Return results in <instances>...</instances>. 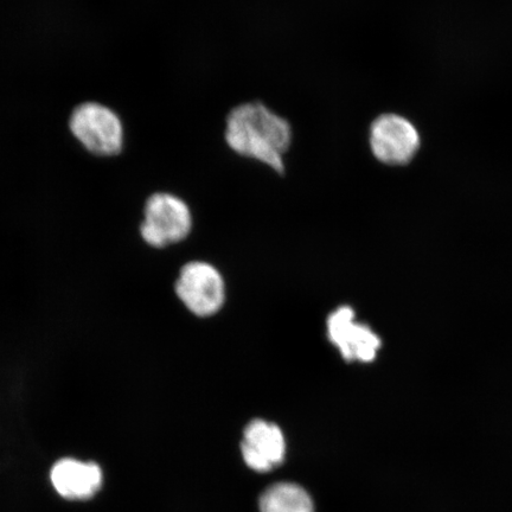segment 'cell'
I'll use <instances>...</instances> for the list:
<instances>
[{
  "instance_id": "6da1fadb",
  "label": "cell",
  "mask_w": 512,
  "mask_h": 512,
  "mask_svg": "<svg viewBox=\"0 0 512 512\" xmlns=\"http://www.w3.org/2000/svg\"><path fill=\"white\" fill-rule=\"evenodd\" d=\"M223 138L235 156L264 165L279 176L285 175L293 127L264 102L248 101L233 107L227 114Z\"/></svg>"
},
{
  "instance_id": "7a4b0ae2",
  "label": "cell",
  "mask_w": 512,
  "mask_h": 512,
  "mask_svg": "<svg viewBox=\"0 0 512 512\" xmlns=\"http://www.w3.org/2000/svg\"><path fill=\"white\" fill-rule=\"evenodd\" d=\"M192 214L183 198L169 191H156L146 198L139 235L147 247L162 249L190 234Z\"/></svg>"
},
{
  "instance_id": "3957f363",
  "label": "cell",
  "mask_w": 512,
  "mask_h": 512,
  "mask_svg": "<svg viewBox=\"0 0 512 512\" xmlns=\"http://www.w3.org/2000/svg\"><path fill=\"white\" fill-rule=\"evenodd\" d=\"M69 128L76 140L95 156L113 157L124 149L123 121L110 107L98 102L76 107Z\"/></svg>"
},
{
  "instance_id": "277c9868",
  "label": "cell",
  "mask_w": 512,
  "mask_h": 512,
  "mask_svg": "<svg viewBox=\"0 0 512 512\" xmlns=\"http://www.w3.org/2000/svg\"><path fill=\"white\" fill-rule=\"evenodd\" d=\"M179 300L198 317H209L224 303V281L219 271L206 262H190L182 268L175 286Z\"/></svg>"
},
{
  "instance_id": "5b68a950",
  "label": "cell",
  "mask_w": 512,
  "mask_h": 512,
  "mask_svg": "<svg viewBox=\"0 0 512 512\" xmlns=\"http://www.w3.org/2000/svg\"><path fill=\"white\" fill-rule=\"evenodd\" d=\"M369 144L379 162L402 165L414 157L420 138L418 131L405 118L396 114H382L371 123Z\"/></svg>"
},
{
  "instance_id": "8992f818",
  "label": "cell",
  "mask_w": 512,
  "mask_h": 512,
  "mask_svg": "<svg viewBox=\"0 0 512 512\" xmlns=\"http://www.w3.org/2000/svg\"><path fill=\"white\" fill-rule=\"evenodd\" d=\"M330 342L348 362H371L381 348V339L366 324L357 323L355 311L341 306L326 322Z\"/></svg>"
},
{
  "instance_id": "52a82bcc",
  "label": "cell",
  "mask_w": 512,
  "mask_h": 512,
  "mask_svg": "<svg viewBox=\"0 0 512 512\" xmlns=\"http://www.w3.org/2000/svg\"><path fill=\"white\" fill-rule=\"evenodd\" d=\"M241 452L245 463L256 472H270L284 463L286 441L279 426L261 419L249 422L243 432Z\"/></svg>"
},
{
  "instance_id": "ba28073f",
  "label": "cell",
  "mask_w": 512,
  "mask_h": 512,
  "mask_svg": "<svg viewBox=\"0 0 512 512\" xmlns=\"http://www.w3.org/2000/svg\"><path fill=\"white\" fill-rule=\"evenodd\" d=\"M50 482L57 494L67 501H88L101 490L104 472L94 462L66 457L51 467Z\"/></svg>"
},
{
  "instance_id": "9c48e42d",
  "label": "cell",
  "mask_w": 512,
  "mask_h": 512,
  "mask_svg": "<svg viewBox=\"0 0 512 512\" xmlns=\"http://www.w3.org/2000/svg\"><path fill=\"white\" fill-rule=\"evenodd\" d=\"M261 512H315L312 498L294 483H277L260 497Z\"/></svg>"
}]
</instances>
